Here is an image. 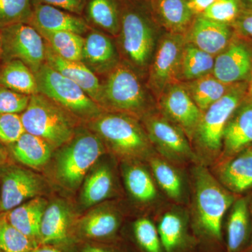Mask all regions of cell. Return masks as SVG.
<instances>
[{
    "instance_id": "cell-1",
    "label": "cell",
    "mask_w": 252,
    "mask_h": 252,
    "mask_svg": "<svg viewBox=\"0 0 252 252\" xmlns=\"http://www.w3.org/2000/svg\"><path fill=\"white\" fill-rule=\"evenodd\" d=\"M190 227L199 252H226L223 220L236 199L201 163L188 169Z\"/></svg>"
},
{
    "instance_id": "cell-2",
    "label": "cell",
    "mask_w": 252,
    "mask_h": 252,
    "mask_svg": "<svg viewBox=\"0 0 252 252\" xmlns=\"http://www.w3.org/2000/svg\"><path fill=\"white\" fill-rule=\"evenodd\" d=\"M160 26L146 0H124L120 31L116 42L121 61L142 79L147 77Z\"/></svg>"
},
{
    "instance_id": "cell-3",
    "label": "cell",
    "mask_w": 252,
    "mask_h": 252,
    "mask_svg": "<svg viewBox=\"0 0 252 252\" xmlns=\"http://www.w3.org/2000/svg\"><path fill=\"white\" fill-rule=\"evenodd\" d=\"M89 123L104 144L124 160L147 162L156 153L143 125L135 117L105 111Z\"/></svg>"
},
{
    "instance_id": "cell-4",
    "label": "cell",
    "mask_w": 252,
    "mask_h": 252,
    "mask_svg": "<svg viewBox=\"0 0 252 252\" xmlns=\"http://www.w3.org/2000/svg\"><path fill=\"white\" fill-rule=\"evenodd\" d=\"M142 79L121 62L101 81L99 105L106 112L122 113L141 121L157 108Z\"/></svg>"
},
{
    "instance_id": "cell-5",
    "label": "cell",
    "mask_w": 252,
    "mask_h": 252,
    "mask_svg": "<svg viewBox=\"0 0 252 252\" xmlns=\"http://www.w3.org/2000/svg\"><path fill=\"white\" fill-rule=\"evenodd\" d=\"M245 91V84H234L225 95L203 112L191 146L199 161L205 166H213L220 158L225 126L244 100Z\"/></svg>"
},
{
    "instance_id": "cell-6",
    "label": "cell",
    "mask_w": 252,
    "mask_h": 252,
    "mask_svg": "<svg viewBox=\"0 0 252 252\" xmlns=\"http://www.w3.org/2000/svg\"><path fill=\"white\" fill-rule=\"evenodd\" d=\"M21 117L26 132L40 137L52 148L67 144L77 132V118L42 94L31 96Z\"/></svg>"
},
{
    "instance_id": "cell-7",
    "label": "cell",
    "mask_w": 252,
    "mask_h": 252,
    "mask_svg": "<svg viewBox=\"0 0 252 252\" xmlns=\"http://www.w3.org/2000/svg\"><path fill=\"white\" fill-rule=\"evenodd\" d=\"M38 94L54 101L74 117L89 121L105 111L80 86L44 63L35 73Z\"/></svg>"
},
{
    "instance_id": "cell-8",
    "label": "cell",
    "mask_w": 252,
    "mask_h": 252,
    "mask_svg": "<svg viewBox=\"0 0 252 252\" xmlns=\"http://www.w3.org/2000/svg\"><path fill=\"white\" fill-rule=\"evenodd\" d=\"M156 152L183 170L200 163L185 132L167 119L158 107L140 121Z\"/></svg>"
},
{
    "instance_id": "cell-9",
    "label": "cell",
    "mask_w": 252,
    "mask_h": 252,
    "mask_svg": "<svg viewBox=\"0 0 252 252\" xmlns=\"http://www.w3.org/2000/svg\"><path fill=\"white\" fill-rule=\"evenodd\" d=\"M64 145L58 160V177L64 185L76 188L104 153V143L93 131L84 130L76 132Z\"/></svg>"
},
{
    "instance_id": "cell-10",
    "label": "cell",
    "mask_w": 252,
    "mask_h": 252,
    "mask_svg": "<svg viewBox=\"0 0 252 252\" xmlns=\"http://www.w3.org/2000/svg\"><path fill=\"white\" fill-rule=\"evenodd\" d=\"M187 41L185 34L165 32L160 36L147 73V86L157 101L177 80L181 59Z\"/></svg>"
},
{
    "instance_id": "cell-11",
    "label": "cell",
    "mask_w": 252,
    "mask_h": 252,
    "mask_svg": "<svg viewBox=\"0 0 252 252\" xmlns=\"http://www.w3.org/2000/svg\"><path fill=\"white\" fill-rule=\"evenodd\" d=\"M1 62L19 60L35 74L46 63V41L35 28L18 23L0 29Z\"/></svg>"
},
{
    "instance_id": "cell-12",
    "label": "cell",
    "mask_w": 252,
    "mask_h": 252,
    "mask_svg": "<svg viewBox=\"0 0 252 252\" xmlns=\"http://www.w3.org/2000/svg\"><path fill=\"white\" fill-rule=\"evenodd\" d=\"M154 211L153 220L164 252H199L190 227L188 207L167 201Z\"/></svg>"
},
{
    "instance_id": "cell-13",
    "label": "cell",
    "mask_w": 252,
    "mask_h": 252,
    "mask_svg": "<svg viewBox=\"0 0 252 252\" xmlns=\"http://www.w3.org/2000/svg\"><path fill=\"white\" fill-rule=\"evenodd\" d=\"M157 103L158 110L185 132L191 144L203 112L182 83L176 82L167 87Z\"/></svg>"
},
{
    "instance_id": "cell-14",
    "label": "cell",
    "mask_w": 252,
    "mask_h": 252,
    "mask_svg": "<svg viewBox=\"0 0 252 252\" xmlns=\"http://www.w3.org/2000/svg\"><path fill=\"white\" fill-rule=\"evenodd\" d=\"M0 213L35 198L41 188L40 181L32 172L9 162L0 166Z\"/></svg>"
},
{
    "instance_id": "cell-15",
    "label": "cell",
    "mask_w": 252,
    "mask_h": 252,
    "mask_svg": "<svg viewBox=\"0 0 252 252\" xmlns=\"http://www.w3.org/2000/svg\"><path fill=\"white\" fill-rule=\"evenodd\" d=\"M149 168L160 191L170 203L188 207L190 186L188 172L156 152L147 159Z\"/></svg>"
},
{
    "instance_id": "cell-16",
    "label": "cell",
    "mask_w": 252,
    "mask_h": 252,
    "mask_svg": "<svg viewBox=\"0 0 252 252\" xmlns=\"http://www.w3.org/2000/svg\"><path fill=\"white\" fill-rule=\"evenodd\" d=\"M81 61L97 77H105L122 62L114 38L92 28L84 36Z\"/></svg>"
},
{
    "instance_id": "cell-17",
    "label": "cell",
    "mask_w": 252,
    "mask_h": 252,
    "mask_svg": "<svg viewBox=\"0 0 252 252\" xmlns=\"http://www.w3.org/2000/svg\"><path fill=\"white\" fill-rule=\"evenodd\" d=\"M251 147L252 100L250 99L241 102L227 123L223 133V148L216 163L234 157Z\"/></svg>"
},
{
    "instance_id": "cell-18",
    "label": "cell",
    "mask_w": 252,
    "mask_h": 252,
    "mask_svg": "<svg viewBox=\"0 0 252 252\" xmlns=\"http://www.w3.org/2000/svg\"><path fill=\"white\" fill-rule=\"evenodd\" d=\"M252 70L251 50L242 41H233L215 56L212 74L221 82L233 85L250 77Z\"/></svg>"
},
{
    "instance_id": "cell-19",
    "label": "cell",
    "mask_w": 252,
    "mask_h": 252,
    "mask_svg": "<svg viewBox=\"0 0 252 252\" xmlns=\"http://www.w3.org/2000/svg\"><path fill=\"white\" fill-rule=\"evenodd\" d=\"M185 35L187 43L215 57L230 44L232 28L230 25L198 16L194 18Z\"/></svg>"
},
{
    "instance_id": "cell-20",
    "label": "cell",
    "mask_w": 252,
    "mask_h": 252,
    "mask_svg": "<svg viewBox=\"0 0 252 252\" xmlns=\"http://www.w3.org/2000/svg\"><path fill=\"white\" fill-rule=\"evenodd\" d=\"M28 24L38 31L72 32L84 36L91 28L81 16L45 4H33Z\"/></svg>"
},
{
    "instance_id": "cell-21",
    "label": "cell",
    "mask_w": 252,
    "mask_h": 252,
    "mask_svg": "<svg viewBox=\"0 0 252 252\" xmlns=\"http://www.w3.org/2000/svg\"><path fill=\"white\" fill-rule=\"evenodd\" d=\"M209 168L217 180L235 195L252 189V154L248 150Z\"/></svg>"
},
{
    "instance_id": "cell-22",
    "label": "cell",
    "mask_w": 252,
    "mask_h": 252,
    "mask_svg": "<svg viewBox=\"0 0 252 252\" xmlns=\"http://www.w3.org/2000/svg\"><path fill=\"white\" fill-rule=\"evenodd\" d=\"M250 197L238 196L228 210L224 238L226 252H246L252 236Z\"/></svg>"
},
{
    "instance_id": "cell-23",
    "label": "cell",
    "mask_w": 252,
    "mask_h": 252,
    "mask_svg": "<svg viewBox=\"0 0 252 252\" xmlns=\"http://www.w3.org/2000/svg\"><path fill=\"white\" fill-rule=\"evenodd\" d=\"M140 162L132 161V163L125 167L124 177L126 187L134 200L154 207L156 210L167 200L158 187L150 169L139 163Z\"/></svg>"
},
{
    "instance_id": "cell-24",
    "label": "cell",
    "mask_w": 252,
    "mask_h": 252,
    "mask_svg": "<svg viewBox=\"0 0 252 252\" xmlns=\"http://www.w3.org/2000/svg\"><path fill=\"white\" fill-rule=\"evenodd\" d=\"M148 3L154 19L166 32L185 34L195 17L189 0H148Z\"/></svg>"
},
{
    "instance_id": "cell-25",
    "label": "cell",
    "mask_w": 252,
    "mask_h": 252,
    "mask_svg": "<svg viewBox=\"0 0 252 252\" xmlns=\"http://www.w3.org/2000/svg\"><path fill=\"white\" fill-rule=\"evenodd\" d=\"M46 63L60 74L80 86L91 98L98 104L102 84L99 77L84 63L60 57L46 43Z\"/></svg>"
},
{
    "instance_id": "cell-26",
    "label": "cell",
    "mask_w": 252,
    "mask_h": 252,
    "mask_svg": "<svg viewBox=\"0 0 252 252\" xmlns=\"http://www.w3.org/2000/svg\"><path fill=\"white\" fill-rule=\"evenodd\" d=\"M124 0H85L83 16L90 28L114 39L120 31Z\"/></svg>"
},
{
    "instance_id": "cell-27",
    "label": "cell",
    "mask_w": 252,
    "mask_h": 252,
    "mask_svg": "<svg viewBox=\"0 0 252 252\" xmlns=\"http://www.w3.org/2000/svg\"><path fill=\"white\" fill-rule=\"evenodd\" d=\"M47 203L35 197L6 212L10 223L33 241L39 240L40 225Z\"/></svg>"
},
{
    "instance_id": "cell-28",
    "label": "cell",
    "mask_w": 252,
    "mask_h": 252,
    "mask_svg": "<svg viewBox=\"0 0 252 252\" xmlns=\"http://www.w3.org/2000/svg\"><path fill=\"white\" fill-rule=\"evenodd\" d=\"M51 149L46 141L26 132L16 142L8 146V150L17 161L32 167L41 166L49 161Z\"/></svg>"
},
{
    "instance_id": "cell-29",
    "label": "cell",
    "mask_w": 252,
    "mask_h": 252,
    "mask_svg": "<svg viewBox=\"0 0 252 252\" xmlns=\"http://www.w3.org/2000/svg\"><path fill=\"white\" fill-rule=\"evenodd\" d=\"M0 86L28 95L38 94L35 74L19 60L1 62Z\"/></svg>"
},
{
    "instance_id": "cell-30",
    "label": "cell",
    "mask_w": 252,
    "mask_h": 252,
    "mask_svg": "<svg viewBox=\"0 0 252 252\" xmlns=\"http://www.w3.org/2000/svg\"><path fill=\"white\" fill-rule=\"evenodd\" d=\"M181 83L185 86L190 97L203 112L225 95L234 85L221 82L212 74L195 80Z\"/></svg>"
},
{
    "instance_id": "cell-31",
    "label": "cell",
    "mask_w": 252,
    "mask_h": 252,
    "mask_svg": "<svg viewBox=\"0 0 252 252\" xmlns=\"http://www.w3.org/2000/svg\"><path fill=\"white\" fill-rule=\"evenodd\" d=\"M69 212L67 207L56 202L46 207L40 225L39 241L43 244L59 243L67 238Z\"/></svg>"
},
{
    "instance_id": "cell-32",
    "label": "cell",
    "mask_w": 252,
    "mask_h": 252,
    "mask_svg": "<svg viewBox=\"0 0 252 252\" xmlns=\"http://www.w3.org/2000/svg\"><path fill=\"white\" fill-rule=\"evenodd\" d=\"M215 59V56L187 43L182 53L177 80L187 82L212 74Z\"/></svg>"
},
{
    "instance_id": "cell-33",
    "label": "cell",
    "mask_w": 252,
    "mask_h": 252,
    "mask_svg": "<svg viewBox=\"0 0 252 252\" xmlns=\"http://www.w3.org/2000/svg\"><path fill=\"white\" fill-rule=\"evenodd\" d=\"M122 219L111 207L96 209L83 219L81 229L89 238H107L114 236L121 225Z\"/></svg>"
},
{
    "instance_id": "cell-34",
    "label": "cell",
    "mask_w": 252,
    "mask_h": 252,
    "mask_svg": "<svg viewBox=\"0 0 252 252\" xmlns=\"http://www.w3.org/2000/svg\"><path fill=\"white\" fill-rule=\"evenodd\" d=\"M114 177L108 165H102L88 177L83 188L82 202L86 207L103 201L114 191Z\"/></svg>"
},
{
    "instance_id": "cell-35",
    "label": "cell",
    "mask_w": 252,
    "mask_h": 252,
    "mask_svg": "<svg viewBox=\"0 0 252 252\" xmlns=\"http://www.w3.org/2000/svg\"><path fill=\"white\" fill-rule=\"evenodd\" d=\"M38 32L46 44L60 57L69 61H81L84 36L67 31Z\"/></svg>"
},
{
    "instance_id": "cell-36",
    "label": "cell",
    "mask_w": 252,
    "mask_h": 252,
    "mask_svg": "<svg viewBox=\"0 0 252 252\" xmlns=\"http://www.w3.org/2000/svg\"><path fill=\"white\" fill-rule=\"evenodd\" d=\"M36 247L32 240L14 226L6 217L0 213V250L3 252H31Z\"/></svg>"
},
{
    "instance_id": "cell-37",
    "label": "cell",
    "mask_w": 252,
    "mask_h": 252,
    "mask_svg": "<svg viewBox=\"0 0 252 252\" xmlns=\"http://www.w3.org/2000/svg\"><path fill=\"white\" fill-rule=\"evenodd\" d=\"M132 231L141 252H164L153 218L144 216L137 219L132 225Z\"/></svg>"
},
{
    "instance_id": "cell-38",
    "label": "cell",
    "mask_w": 252,
    "mask_h": 252,
    "mask_svg": "<svg viewBox=\"0 0 252 252\" xmlns=\"http://www.w3.org/2000/svg\"><path fill=\"white\" fill-rule=\"evenodd\" d=\"M32 0H0V29L28 23L32 12Z\"/></svg>"
},
{
    "instance_id": "cell-39",
    "label": "cell",
    "mask_w": 252,
    "mask_h": 252,
    "mask_svg": "<svg viewBox=\"0 0 252 252\" xmlns=\"http://www.w3.org/2000/svg\"><path fill=\"white\" fill-rule=\"evenodd\" d=\"M243 9L239 0H215L201 16L215 22L231 26Z\"/></svg>"
},
{
    "instance_id": "cell-40",
    "label": "cell",
    "mask_w": 252,
    "mask_h": 252,
    "mask_svg": "<svg viewBox=\"0 0 252 252\" xmlns=\"http://www.w3.org/2000/svg\"><path fill=\"white\" fill-rule=\"evenodd\" d=\"M26 132L21 114H0V143L9 146L14 144Z\"/></svg>"
},
{
    "instance_id": "cell-41",
    "label": "cell",
    "mask_w": 252,
    "mask_h": 252,
    "mask_svg": "<svg viewBox=\"0 0 252 252\" xmlns=\"http://www.w3.org/2000/svg\"><path fill=\"white\" fill-rule=\"evenodd\" d=\"M31 96L0 86V114H22L28 107Z\"/></svg>"
},
{
    "instance_id": "cell-42",
    "label": "cell",
    "mask_w": 252,
    "mask_h": 252,
    "mask_svg": "<svg viewBox=\"0 0 252 252\" xmlns=\"http://www.w3.org/2000/svg\"><path fill=\"white\" fill-rule=\"evenodd\" d=\"M84 2L85 0H32L33 4H49L80 16L84 11Z\"/></svg>"
},
{
    "instance_id": "cell-43",
    "label": "cell",
    "mask_w": 252,
    "mask_h": 252,
    "mask_svg": "<svg viewBox=\"0 0 252 252\" xmlns=\"http://www.w3.org/2000/svg\"><path fill=\"white\" fill-rule=\"evenodd\" d=\"M240 36L252 42V10L243 9L231 25Z\"/></svg>"
},
{
    "instance_id": "cell-44",
    "label": "cell",
    "mask_w": 252,
    "mask_h": 252,
    "mask_svg": "<svg viewBox=\"0 0 252 252\" xmlns=\"http://www.w3.org/2000/svg\"><path fill=\"white\" fill-rule=\"evenodd\" d=\"M215 0H189V6L195 16H201Z\"/></svg>"
},
{
    "instance_id": "cell-45",
    "label": "cell",
    "mask_w": 252,
    "mask_h": 252,
    "mask_svg": "<svg viewBox=\"0 0 252 252\" xmlns=\"http://www.w3.org/2000/svg\"><path fill=\"white\" fill-rule=\"evenodd\" d=\"M3 145L4 144L0 143V166L8 163V160H9V150L5 149Z\"/></svg>"
},
{
    "instance_id": "cell-46",
    "label": "cell",
    "mask_w": 252,
    "mask_h": 252,
    "mask_svg": "<svg viewBox=\"0 0 252 252\" xmlns=\"http://www.w3.org/2000/svg\"><path fill=\"white\" fill-rule=\"evenodd\" d=\"M31 252H62L57 249L51 247H42V248H36L33 249Z\"/></svg>"
},
{
    "instance_id": "cell-47",
    "label": "cell",
    "mask_w": 252,
    "mask_h": 252,
    "mask_svg": "<svg viewBox=\"0 0 252 252\" xmlns=\"http://www.w3.org/2000/svg\"><path fill=\"white\" fill-rule=\"evenodd\" d=\"M249 209H250V217H251L252 236L251 240H250V246H249L248 251L246 252H252V196L250 197V200H249Z\"/></svg>"
},
{
    "instance_id": "cell-48",
    "label": "cell",
    "mask_w": 252,
    "mask_h": 252,
    "mask_svg": "<svg viewBox=\"0 0 252 252\" xmlns=\"http://www.w3.org/2000/svg\"><path fill=\"white\" fill-rule=\"evenodd\" d=\"M84 252H115L114 251H110V250H105V249L94 248V247H88Z\"/></svg>"
},
{
    "instance_id": "cell-49",
    "label": "cell",
    "mask_w": 252,
    "mask_h": 252,
    "mask_svg": "<svg viewBox=\"0 0 252 252\" xmlns=\"http://www.w3.org/2000/svg\"><path fill=\"white\" fill-rule=\"evenodd\" d=\"M244 9L252 10V0H239Z\"/></svg>"
},
{
    "instance_id": "cell-50",
    "label": "cell",
    "mask_w": 252,
    "mask_h": 252,
    "mask_svg": "<svg viewBox=\"0 0 252 252\" xmlns=\"http://www.w3.org/2000/svg\"><path fill=\"white\" fill-rule=\"evenodd\" d=\"M250 77H251V79H250V86H249V93H250V97H251V99L252 100V70Z\"/></svg>"
},
{
    "instance_id": "cell-51",
    "label": "cell",
    "mask_w": 252,
    "mask_h": 252,
    "mask_svg": "<svg viewBox=\"0 0 252 252\" xmlns=\"http://www.w3.org/2000/svg\"><path fill=\"white\" fill-rule=\"evenodd\" d=\"M1 59V31H0V61Z\"/></svg>"
},
{
    "instance_id": "cell-52",
    "label": "cell",
    "mask_w": 252,
    "mask_h": 252,
    "mask_svg": "<svg viewBox=\"0 0 252 252\" xmlns=\"http://www.w3.org/2000/svg\"><path fill=\"white\" fill-rule=\"evenodd\" d=\"M247 150L249 151V152H250V153L252 154V147H250V148L247 149Z\"/></svg>"
},
{
    "instance_id": "cell-53",
    "label": "cell",
    "mask_w": 252,
    "mask_h": 252,
    "mask_svg": "<svg viewBox=\"0 0 252 252\" xmlns=\"http://www.w3.org/2000/svg\"><path fill=\"white\" fill-rule=\"evenodd\" d=\"M0 252H3L2 251H1V250H0Z\"/></svg>"
}]
</instances>
